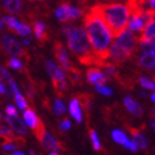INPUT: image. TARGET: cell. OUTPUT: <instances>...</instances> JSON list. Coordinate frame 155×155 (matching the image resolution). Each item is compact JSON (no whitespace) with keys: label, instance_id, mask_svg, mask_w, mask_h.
<instances>
[{"label":"cell","instance_id":"obj_23","mask_svg":"<svg viewBox=\"0 0 155 155\" xmlns=\"http://www.w3.org/2000/svg\"><path fill=\"white\" fill-rule=\"evenodd\" d=\"M139 83H140V85L143 88L153 90V92L155 93V83L153 80L147 79V78H145V76H141V78H139Z\"/></svg>","mask_w":155,"mask_h":155},{"label":"cell","instance_id":"obj_9","mask_svg":"<svg viewBox=\"0 0 155 155\" xmlns=\"http://www.w3.org/2000/svg\"><path fill=\"white\" fill-rule=\"evenodd\" d=\"M54 50H55V56H56V59L59 60L62 70H64V71L70 73V70L73 69V66H71V64H70L68 51L65 50V47L62 46V43L61 42H55Z\"/></svg>","mask_w":155,"mask_h":155},{"label":"cell","instance_id":"obj_11","mask_svg":"<svg viewBox=\"0 0 155 155\" xmlns=\"http://www.w3.org/2000/svg\"><path fill=\"white\" fill-rule=\"evenodd\" d=\"M41 144L43 146V149H46V150H51V153H54V151H60L61 149H64L61 143H59L52 135L46 132V135L43 136V139L41 140Z\"/></svg>","mask_w":155,"mask_h":155},{"label":"cell","instance_id":"obj_30","mask_svg":"<svg viewBox=\"0 0 155 155\" xmlns=\"http://www.w3.org/2000/svg\"><path fill=\"white\" fill-rule=\"evenodd\" d=\"M31 32H32V29H31L29 25H28V24H23V23H22L17 33H18V35H21V36H28V35H31Z\"/></svg>","mask_w":155,"mask_h":155},{"label":"cell","instance_id":"obj_28","mask_svg":"<svg viewBox=\"0 0 155 155\" xmlns=\"http://www.w3.org/2000/svg\"><path fill=\"white\" fill-rule=\"evenodd\" d=\"M70 80L73 81V84H76L78 81H80V78H81V74H80V71L78 69H71L70 70Z\"/></svg>","mask_w":155,"mask_h":155},{"label":"cell","instance_id":"obj_26","mask_svg":"<svg viewBox=\"0 0 155 155\" xmlns=\"http://www.w3.org/2000/svg\"><path fill=\"white\" fill-rule=\"evenodd\" d=\"M8 66L14 69V70H21L23 68V62L19 59H17V57H12V59H9V61H8Z\"/></svg>","mask_w":155,"mask_h":155},{"label":"cell","instance_id":"obj_8","mask_svg":"<svg viewBox=\"0 0 155 155\" xmlns=\"http://www.w3.org/2000/svg\"><path fill=\"white\" fill-rule=\"evenodd\" d=\"M2 43H3V47L5 48L6 52L10 54L13 57H21V56L24 55V51H23L22 46L13 37H10V36H3Z\"/></svg>","mask_w":155,"mask_h":155},{"label":"cell","instance_id":"obj_10","mask_svg":"<svg viewBox=\"0 0 155 155\" xmlns=\"http://www.w3.org/2000/svg\"><path fill=\"white\" fill-rule=\"evenodd\" d=\"M87 80L94 85H104V83L107 81V76L98 68H90L87 71Z\"/></svg>","mask_w":155,"mask_h":155},{"label":"cell","instance_id":"obj_3","mask_svg":"<svg viewBox=\"0 0 155 155\" xmlns=\"http://www.w3.org/2000/svg\"><path fill=\"white\" fill-rule=\"evenodd\" d=\"M93 9L102 17L114 37L121 35L128 25V21L131 17V9L128 4L118 2L103 3L94 5Z\"/></svg>","mask_w":155,"mask_h":155},{"label":"cell","instance_id":"obj_38","mask_svg":"<svg viewBox=\"0 0 155 155\" xmlns=\"http://www.w3.org/2000/svg\"><path fill=\"white\" fill-rule=\"evenodd\" d=\"M12 155H24L23 153H21V151H15V153H13Z\"/></svg>","mask_w":155,"mask_h":155},{"label":"cell","instance_id":"obj_12","mask_svg":"<svg viewBox=\"0 0 155 155\" xmlns=\"http://www.w3.org/2000/svg\"><path fill=\"white\" fill-rule=\"evenodd\" d=\"M6 124L9 125V127L12 128L14 132H17L18 135H25L27 134V127L25 124L22 122L18 117H10V116H6L5 117Z\"/></svg>","mask_w":155,"mask_h":155},{"label":"cell","instance_id":"obj_25","mask_svg":"<svg viewBox=\"0 0 155 155\" xmlns=\"http://www.w3.org/2000/svg\"><path fill=\"white\" fill-rule=\"evenodd\" d=\"M14 99H15V103H17V106L21 108V109H24V111H27V102H25L24 99V97L19 93V94H15L14 95Z\"/></svg>","mask_w":155,"mask_h":155},{"label":"cell","instance_id":"obj_37","mask_svg":"<svg viewBox=\"0 0 155 155\" xmlns=\"http://www.w3.org/2000/svg\"><path fill=\"white\" fill-rule=\"evenodd\" d=\"M150 99H151V101H153V102L155 103V93H153V94L150 95Z\"/></svg>","mask_w":155,"mask_h":155},{"label":"cell","instance_id":"obj_24","mask_svg":"<svg viewBox=\"0 0 155 155\" xmlns=\"http://www.w3.org/2000/svg\"><path fill=\"white\" fill-rule=\"evenodd\" d=\"M102 68L106 70V73H107L108 76H112V78L117 76V68H116V65L113 62H104Z\"/></svg>","mask_w":155,"mask_h":155},{"label":"cell","instance_id":"obj_34","mask_svg":"<svg viewBox=\"0 0 155 155\" xmlns=\"http://www.w3.org/2000/svg\"><path fill=\"white\" fill-rule=\"evenodd\" d=\"M125 147H127L128 150H131V151H134V153H135V151H137V149H139V146L134 143V140H132V141L128 140V143L125 145Z\"/></svg>","mask_w":155,"mask_h":155},{"label":"cell","instance_id":"obj_16","mask_svg":"<svg viewBox=\"0 0 155 155\" xmlns=\"http://www.w3.org/2000/svg\"><path fill=\"white\" fill-rule=\"evenodd\" d=\"M4 8L10 13H19L22 8L21 0H0Z\"/></svg>","mask_w":155,"mask_h":155},{"label":"cell","instance_id":"obj_40","mask_svg":"<svg viewBox=\"0 0 155 155\" xmlns=\"http://www.w3.org/2000/svg\"><path fill=\"white\" fill-rule=\"evenodd\" d=\"M23 43H24V45H29V40H27V38H24V40H23Z\"/></svg>","mask_w":155,"mask_h":155},{"label":"cell","instance_id":"obj_1","mask_svg":"<svg viewBox=\"0 0 155 155\" xmlns=\"http://www.w3.org/2000/svg\"><path fill=\"white\" fill-rule=\"evenodd\" d=\"M84 27L94 55L99 61L106 62L109 59V51L113 43L112 38L114 36L112 31L93 8L84 18Z\"/></svg>","mask_w":155,"mask_h":155},{"label":"cell","instance_id":"obj_19","mask_svg":"<svg viewBox=\"0 0 155 155\" xmlns=\"http://www.w3.org/2000/svg\"><path fill=\"white\" fill-rule=\"evenodd\" d=\"M3 22L8 25L9 27V29H12L13 32H18V29H19V27H21V24L22 23H19L18 22V19L17 18H14V17H9V15H5V17H3Z\"/></svg>","mask_w":155,"mask_h":155},{"label":"cell","instance_id":"obj_6","mask_svg":"<svg viewBox=\"0 0 155 155\" xmlns=\"http://www.w3.org/2000/svg\"><path fill=\"white\" fill-rule=\"evenodd\" d=\"M23 118H24V122L27 124L32 130H33V134L38 139V141L41 143V140L43 139V136L46 135V128H45V125L43 122L37 117V114L35 113V111L32 109H27L23 114Z\"/></svg>","mask_w":155,"mask_h":155},{"label":"cell","instance_id":"obj_35","mask_svg":"<svg viewBox=\"0 0 155 155\" xmlns=\"http://www.w3.org/2000/svg\"><path fill=\"white\" fill-rule=\"evenodd\" d=\"M147 4H149L150 9L155 12V0H147Z\"/></svg>","mask_w":155,"mask_h":155},{"label":"cell","instance_id":"obj_15","mask_svg":"<svg viewBox=\"0 0 155 155\" xmlns=\"http://www.w3.org/2000/svg\"><path fill=\"white\" fill-rule=\"evenodd\" d=\"M151 41H155V19L144 28L140 37V42H151Z\"/></svg>","mask_w":155,"mask_h":155},{"label":"cell","instance_id":"obj_22","mask_svg":"<svg viewBox=\"0 0 155 155\" xmlns=\"http://www.w3.org/2000/svg\"><path fill=\"white\" fill-rule=\"evenodd\" d=\"M52 111L56 116H62V114H65L66 112V108L65 106H64V103L60 101V99H56L54 102V107H52Z\"/></svg>","mask_w":155,"mask_h":155},{"label":"cell","instance_id":"obj_5","mask_svg":"<svg viewBox=\"0 0 155 155\" xmlns=\"http://www.w3.org/2000/svg\"><path fill=\"white\" fill-rule=\"evenodd\" d=\"M46 69H47L50 76H51L52 85H54V88L56 90V93L59 95H62L69 88L68 83H66V79H65V74H64L62 70L51 60L46 61Z\"/></svg>","mask_w":155,"mask_h":155},{"label":"cell","instance_id":"obj_14","mask_svg":"<svg viewBox=\"0 0 155 155\" xmlns=\"http://www.w3.org/2000/svg\"><path fill=\"white\" fill-rule=\"evenodd\" d=\"M69 109H70V113L74 117V120L78 122V124H81L83 121V114H81V107H80V102L78 98H73L70 101V104H69Z\"/></svg>","mask_w":155,"mask_h":155},{"label":"cell","instance_id":"obj_2","mask_svg":"<svg viewBox=\"0 0 155 155\" xmlns=\"http://www.w3.org/2000/svg\"><path fill=\"white\" fill-rule=\"evenodd\" d=\"M62 32L68 40V46L70 51L79 59L81 64H84V65L103 66L104 62L99 61L97 59V56L94 55L85 29L73 27V25H68V27L62 28Z\"/></svg>","mask_w":155,"mask_h":155},{"label":"cell","instance_id":"obj_7","mask_svg":"<svg viewBox=\"0 0 155 155\" xmlns=\"http://www.w3.org/2000/svg\"><path fill=\"white\" fill-rule=\"evenodd\" d=\"M55 15L60 22L75 21V19L80 18L83 15V9L76 8V6L70 5L68 3H64L55 10Z\"/></svg>","mask_w":155,"mask_h":155},{"label":"cell","instance_id":"obj_27","mask_svg":"<svg viewBox=\"0 0 155 155\" xmlns=\"http://www.w3.org/2000/svg\"><path fill=\"white\" fill-rule=\"evenodd\" d=\"M89 135H90V140H92V143H93V147L95 150H101V143H99V139H98L97 132L94 130H90Z\"/></svg>","mask_w":155,"mask_h":155},{"label":"cell","instance_id":"obj_43","mask_svg":"<svg viewBox=\"0 0 155 155\" xmlns=\"http://www.w3.org/2000/svg\"><path fill=\"white\" fill-rule=\"evenodd\" d=\"M2 27H3V22L0 21V29H2Z\"/></svg>","mask_w":155,"mask_h":155},{"label":"cell","instance_id":"obj_42","mask_svg":"<svg viewBox=\"0 0 155 155\" xmlns=\"http://www.w3.org/2000/svg\"><path fill=\"white\" fill-rule=\"evenodd\" d=\"M29 155H37L35 151H29Z\"/></svg>","mask_w":155,"mask_h":155},{"label":"cell","instance_id":"obj_36","mask_svg":"<svg viewBox=\"0 0 155 155\" xmlns=\"http://www.w3.org/2000/svg\"><path fill=\"white\" fill-rule=\"evenodd\" d=\"M0 93H2V94H6V89H5L3 83H0Z\"/></svg>","mask_w":155,"mask_h":155},{"label":"cell","instance_id":"obj_45","mask_svg":"<svg viewBox=\"0 0 155 155\" xmlns=\"http://www.w3.org/2000/svg\"><path fill=\"white\" fill-rule=\"evenodd\" d=\"M2 118H3V117H2V113H0V120H2Z\"/></svg>","mask_w":155,"mask_h":155},{"label":"cell","instance_id":"obj_18","mask_svg":"<svg viewBox=\"0 0 155 155\" xmlns=\"http://www.w3.org/2000/svg\"><path fill=\"white\" fill-rule=\"evenodd\" d=\"M33 31H35V35H36V37L38 38V40H41V41H46V40H47L46 25H45V23H42L41 21L35 22Z\"/></svg>","mask_w":155,"mask_h":155},{"label":"cell","instance_id":"obj_33","mask_svg":"<svg viewBox=\"0 0 155 155\" xmlns=\"http://www.w3.org/2000/svg\"><path fill=\"white\" fill-rule=\"evenodd\" d=\"M70 127H71V122H70L68 118H65V120H64L61 124H60V130H61V131H68Z\"/></svg>","mask_w":155,"mask_h":155},{"label":"cell","instance_id":"obj_29","mask_svg":"<svg viewBox=\"0 0 155 155\" xmlns=\"http://www.w3.org/2000/svg\"><path fill=\"white\" fill-rule=\"evenodd\" d=\"M95 90L103 95H112V93H113L112 89L106 87V85H95Z\"/></svg>","mask_w":155,"mask_h":155},{"label":"cell","instance_id":"obj_13","mask_svg":"<svg viewBox=\"0 0 155 155\" xmlns=\"http://www.w3.org/2000/svg\"><path fill=\"white\" fill-rule=\"evenodd\" d=\"M124 104H125L127 111L131 114L136 116V117H141V116L144 114V111H143V108L140 107V104L135 102L132 98H130V97H126V98L124 99Z\"/></svg>","mask_w":155,"mask_h":155},{"label":"cell","instance_id":"obj_17","mask_svg":"<svg viewBox=\"0 0 155 155\" xmlns=\"http://www.w3.org/2000/svg\"><path fill=\"white\" fill-rule=\"evenodd\" d=\"M130 131L132 134V137H134V143L139 146V149H146L147 147V141L144 137V135L141 134L140 131L135 130V128H130Z\"/></svg>","mask_w":155,"mask_h":155},{"label":"cell","instance_id":"obj_21","mask_svg":"<svg viewBox=\"0 0 155 155\" xmlns=\"http://www.w3.org/2000/svg\"><path fill=\"white\" fill-rule=\"evenodd\" d=\"M112 137H113V140L116 141V143L121 144V145H126L128 143V137L126 136V134L120 131V130H113L112 131Z\"/></svg>","mask_w":155,"mask_h":155},{"label":"cell","instance_id":"obj_39","mask_svg":"<svg viewBox=\"0 0 155 155\" xmlns=\"http://www.w3.org/2000/svg\"><path fill=\"white\" fill-rule=\"evenodd\" d=\"M150 125H151V127H153V130L155 131V120H154V121H151V124H150Z\"/></svg>","mask_w":155,"mask_h":155},{"label":"cell","instance_id":"obj_44","mask_svg":"<svg viewBox=\"0 0 155 155\" xmlns=\"http://www.w3.org/2000/svg\"><path fill=\"white\" fill-rule=\"evenodd\" d=\"M50 155H59V154H56V153H51Z\"/></svg>","mask_w":155,"mask_h":155},{"label":"cell","instance_id":"obj_32","mask_svg":"<svg viewBox=\"0 0 155 155\" xmlns=\"http://www.w3.org/2000/svg\"><path fill=\"white\" fill-rule=\"evenodd\" d=\"M5 112H6V116H10V117H18V112L17 109L13 107V106H8L5 108Z\"/></svg>","mask_w":155,"mask_h":155},{"label":"cell","instance_id":"obj_41","mask_svg":"<svg viewBox=\"0 0 155 155\" xmlns=\"http://www.w3.org/2000/svg\"><path fill=\"white\" fill-rule=\"evenodd\" d=\"M151 116H153V117H155V109H151Z\"/></svg>","mask_w":155,"mask_h":155},{"label":"cell","instance_id":"obj_31","mask_svg":"<svg viewBox=\"0 0 155 155\" xmlns=\"http://www.w3.org/2000/svg\"><path fill=\"white\" fill-rule=\"evenodd\" d=\"M12 78H10V75H9V73L6 71V70L4 69V68H2L0 66V83H3L4 80H10Z\"/></svg>","mask_w":155,"mask_h":155},{"label":"cell","instance_id":"obj_20","mask_svg":"<svg viewBox=\"0 0 155 155\" xmlns=\"http://www.w3.org/2000/svg\"><path fill=\"white\" fill-rule=\"evenodd\" d=\"M139 50L141 54L144 52H150L155 60V41H151V42H140L139 45Z\"/></svg>","mask_w":155,"mask_h":155},{"label":"cell","instance_id":"obj_4","mask_svg":"<svg viewBox=\"0 0 155 155\" xmlns=\"http://www.w3.org/2000/svg\"><path fill=\"white\" fill-rule=\"evenodd\" d=\"M137 42H140V38H137L130 29H125L121 35L114 37L111 51H109V59L112 60L111 62L116 65V64L127 61L136 51Z\"/></svg>","mask_w":155,"mask_h":155}]
</instances>
